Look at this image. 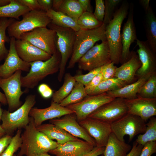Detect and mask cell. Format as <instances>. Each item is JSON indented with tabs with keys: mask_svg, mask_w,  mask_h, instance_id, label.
Masks as SVG:
<instances>
[{
	"mask_svg": "<svg viewBox=\"0 0 156 156\" xmlns=\"http://www.w3.org/2000/svg\"><path fill=\"white\" fill-rule=\"evenodd\" d=\"M24 129L21 135V146L16 156H31L48 153L58 146L56 142L37 129L31 117H30L29 122Z\"/></svg>",
	"mask_w": 156,
	"mask_h": 156,
	"instance_id": "6da1fadb",
	"label": "cell"
},
{
	"mask_svg": "<svg viewBox=\"0 0 156 156\" xmlns=\"http://www.w3.org/2000/svg\"><path fill=\"white\" fill-rule=\"evenodd\" d=\"M116 10L113 18L106 25L105 35L109 48L111 61L114 64L120 63L122 53L121 29L122 23L128 13L129 4L122 1Z\"/></svg>",
	"mask_w": 156,
	"mask_h": 156,
	"instance_id": "7a4b0ae2",
	"label": "cell"
},
{
	"mask_svg": "<svg viewBox=\"0 0 156 156\" xmlns=\"http://www.w3.org/2000/svg\"><path fill=\"white\" fill-rule=\"evenodd\" d=\"M106 25L103 23L102 25L98 28L91 29H80L76 32L73 52L67 68L74 67L81 57L97 42L107 40L105 35Z\"/></svg>",
	"mask_w": 156,
	"mask_h": 156,
	"instance_id": "3957f363",
	"label": "cell"
},
{
	"mask_svg": "<svg viewBox=\"0 0 156 156\" xmlns=\"http://www.w3.org/2000/svg\"><path fill=\"white\" fill-rule=\"evenodd\" d=\"M61 56L57 50L51 57L45 61H38L30 63V68L28 73L21 76L22 87L33 89L39 82L47 76L59 71Z\"/></svg>",
	"mask_w": 156,
	"mask_h": 156,
	"instance_id": "277c9868",
	"label": "cell"
},
{
	"mask_svg": "<svg viewBox=\"0 0 156 156\" xmlns=\"http://www.w3.org/2000/svg\"><path fill=\"white\" fill-rule=\"evenodd\" d=\"M36 103V96L30 94L27 96L24 103L14 111H3L1 126L6 134L11 135L16 130L25 128L30 120V112Z\"/></svg>",
	"mask_w": 156,
	"mask_h": 156,
	"instance_id": "5b68a950",
	"label": "cell"
},
{
	"mask_svg": "<svg viewBox=\"0 0 156 156\" xmlns=\"http://www.w3.org/2000/svg\"><path fill=\"white\" fill-rule=\"evenodd\" d=\"M56 33L55 45L61 56L57 79L60 82L65 73L66 66L71 55L74 44L76 32L70 28L57 26L51 22L47 26Z\"/></svg>",
	"mask_w": 156,
	"mask_h": 156,
	"instance_id": "8992f818",
	"label": "cell"
},
{
	"mask_svg": "<svg viewBox=\"0 0 156 156\" xmlns=\"http://www.w3.org/2000/svg\"><path fill=\"white\" fill-rule=\"evenodd\" d=\"M20 21L15 20L8 27L9 36L20 39L23 34L39 27H47L51 20L46 12L41 10L30 11L22 16Z\"/></svg>",
	"mask_w": 156,
	"mask_h": 156,
	"instance_id": "52a82bcc",
	"label": "cell"
},
{
	"mask_svg": "<svg viewBox=\"0 0 156 156\" xmlns=\"http://www.w3.org/2000/svg\"><path fill=\"white\" fill-rule=\"evenodd\" d=\"M112 132L120 140L125 141L124 137L129 136V142L137 135L144 133L146 122L140 117L127 113L117 120L110 124Z\"/></svg>",
	"mask_w": 156,
	"mask_h": 156,
	"instance_id": "ba28073f",
	"label": "cell"
},
{
	"mask_svg": "<svg viewBox=\"0 0 156 156\" xmlns=\"http://www.w3.org/2000/svg\"><path fill=\"white\" fill-rule=\"evenodd\" d=\"M109 48L107 40L96 43L80 59L78 67L80 70L90 71L111 62Z\"/></svg>",
	"mask_w": 156,
	"mask_h": 156,
	"instance_id": "9c48e42d",
	"label": "cell"
},
{
	"mask_svg": "<svg viewBox=\"0 0 156 156\" xmlns=\"http://www.w3.org/2000/svg\"><path fill=\"white\" fill-rule=\"evenodd\" d=\"M56 34L47 27H39L23 34L20 39L29 42L35 46L52 55L57 51Z\"/></svg>",
	"mask_w": 156,
	"mask_h": 156,
	"instance_id": "30bf717a",
	"label": "cell"
},
{
	"mask_svg": "<svg viewBox=\"0 0 156 156\" xmlns=\"http://www.w3.org/2000/svg\"><path fill=\"white\" fill-rule=\"evenodd\" d=\"M22 71L18 70L6 78L0 77V88L4 92L8 105V110L10 112L22 105L20 98L25 92L21 89Z\"/></svg>",
	"mask_w": 156,
	"mask_h": 156,
	"instance_id": "8fae6325",
	"label": "cell"
},
{
	"mask_svg": "<svg viewBox=\"0 0 156 156\" xmlns=\"http://www.w3.org/2000/svg\"><path fill=\"white\" fill-rule=\"evenodd\" d=\"M115 98L109 95L107 92L95 95H88L79 102L66 107L74 112L79 122L88 117L102 105Z\"/></svg>",
	"mask_w": 156,
	"mask_h": 156,
	"instance_id": "7c38bea8",
	"label": "cell"
},
{
	"mask_svg": "<svg viewBox=\"0 0 156 156\" xmlns=\"http://www.w3.org/2000/svg\"><path fill=\"white\" fill-rule=\"evenodd\" d=\"M128 113L125 99L115 98L99 107L88 117L98 119L110 124Z\"/></svg>",
	"mask_w": 156,
	"mask_h": 156,
	"instance_id": "4fadbf2b",
	"label": "cell"
},
{
	"mask_svg": "<svg viewBox=\"0 0 156 156\" xmlns=\"http://www.w3.org/2000/svg\"><path fill=\"white\" fill-rule=\"evenodd\" d=\"M78 122L94 139L96 146H105L112 132L110 124L88 117Z\"/></svg>",
	"mask_w": 156,
	"mask_h": 156,
	"instance_id": "5bb4252c",
	"label": "cell"
},
{
	"mask_svg": "<svg viewBox=\"0 0 156 156\" xmlns=\"http://www.w3.org/2000/svg\"><path fill=\"white\" fill-rule=\"evenodd\" d=\"M15 40L14 38H10L8 54L3 64H0L1 78H8L18 70L28 72L30 69L29 63L23 61L18 55L15 46Z\"/></svg>",
	"mask_w": 156,
	"mask_h": 156,
	"instance_id": "9a60e30c",
	"label": "cell"
},
{
	"mask_svg": "<svg viewBox=\"0 0 156 156\" xmlns=\"http://www.w3.org/2000/svg\"><path fill=\"white\" fill-rule=\"evenodd\" d=\"M50 123L62 128L77 138H81L96 146L94 139L79 123L74 113L65 115L60 118L51 120Z\"/></svg>",
	"mask_w": 156,
	"mask_h": 156,
	"instance_id": "2e32d148",
	"label": "cell"
},
{
	"mask_svg": "<svg viewBox=\"0 0 156 156\" xmlns=\"http://www.w3.org/2000/svg\"><path fill=\"white\" fill-rule=\"evenodd\" d=\"M129 10L127 20L124 24L121 33L122 53L120 63L122 64L130 58L131 54L130 51V46L137 39L133 19L134 6L132 3L129 5Z\"/></svg>",
	"mask_w": 156,
	"mask_h": 156,
	"instance_id": "e0dca14e",
	"label": "cell"
},
{
	"mask_svg": "<svg viewBox=\"0 0 156 156\" xmlns=\"http://www.w3.org/2000/svg\"><path fill=\"white\" fill-rule=\"evenodd\" d=\"M136 45L138 47L137 54L141 63L137 71L136 76L139 78L156 72V57L155 53L147 41L137 39Z\"/></svg>",
	"mask_w": 156,
	"mask_h": 156,
	"instance_id": "ac0fdd59",
	"label": "cell"
},
{
	"mask_svg": "<svg viewBox=\"0 0 156 156\" xmlns=\"http://www.w3.org/2000/svg\"><path fill=\"white\" fill-rule=\"evenodd\" d=\"M125 101L128 113L137 116L146 122L156 115V98L148 99L137 96L134 99H125Z\"/></svg>",
	"mask_w": 156,
	"mask_h": 156,
	"instance_id": "d6986e66",
	"label": "cell"
},
{
	"mask_svg": "<svg viewBox=\"0 0 156 156\" xmlns=\"http://www.w3.org/2000/svg\"><path fill=\"white\" fill-rule=\"evenodd\" d=\"M74 113L66 107L61 106L59 104L51 102L48 107L43 109L33 107L29 116L33 119L36 127L38 126L45 121L60 118L65 115Z\"/></svg>",
	"mask_w": 156,
	"mask_h": 156,
	"instance_id": "ffe728a7",
	"label": "cell"
},
{
	"mask_svg": "<svg viewBox=\"0 0 156 156\" xmlns=\"http://www.w3.org/2000/svg\"><path fill=\"white\" fill-rule=\"evenodd\" d=\"M15 46L19 57L28 63L38 61H45L52 56L24 40H16Z\"/></svg>",
	"mask_w": 156,
	"mask_h": 156,
	"instance_id": "44dd1931",
	"label": "cell"
},
{
	"mask_svg": "<svg viewBox=\"0 0 156 156\" xmlns=\"http://www.w3.org/2000/svg\"><path fill=\"white\" fill-rule=\"evenodd\" d=\"M94 147L91 144L81 140L70 141L59 144L56 148L48 153L56 156H82Z\"/></svg>",
	"mask_w": 156,
	"mask_h": 156,
	"instance_id": "7402d4cb",
	"label": "cell"
},
{
	"mask_svg": "<svg viewBox=\"0 0 156 156\" xmlns=\"http://www.w3.org/2000/svg\"><path fill=\"white\" fill-rule=\"evenodd\" d=\"M141 65L136 52L132 51L129 59L116 68L114 77L124 81L128 84L132 83L136 76L137 71Z\"/></svg>",
	"mask_w": 156,
	"mask_h": 156,
	"instance_id": "603a6c76",
	"label": "cell"
},
{
	"mask_svg": "<svg viewBox=\"0 0 156 156\" xmlns=\"http://www.w3.org/2000/svg\"><path fill=\"white\" fill-rule=\"evenodd\" d=\"M36 128L50 139L56 140L58 144H62L69 141H77L81 140L51 123L42 124L36 127Z\"/></svg>",
	"mask_w": 156,
	"mask_h": 156,
	"instance_id": "cb8c5ba5",
	"label": "cell"
},
{
	"mask_svg": "<svg viewBox=\"0 0 156 156\" xmlns=\"http://www.w3.org/2000/svg\"><path fill=\"white\" fill-rule=\"evenodd\" d=\"M152 74L143 76L138 78L135 82L127 85L117 90L108 92L107 93L115 98L128 99L136 98L141 87Z\"/></svg>",
	"mask_w": 156,
	"mask_h": 156,
	"instance_id": "d4e9b609",
	"label": "cell"
},
{
	"mask_svg": "<svg viewBox=\"0 0 156 156\" xmlns=\"http://www.w3.org/2000/svg\"><path fill=\"white\" fill-rule=\"evenodd\" d=\"M131 148L130 145L120 141L112 132L103 154V156H126Z\"/></svg>",
	"mask_w": 156,
	"mask_h": 156,
	"instance_id": "484cf974",
	"label": "cell"
},
{
	"mask_svg": "<svg viewBox=\"0 0 156 156\" xmlns=\"http://www.w3.org/2000/svg\"><path fill=\"white\" fill-rule=\"evenodd\" d=\"M143 25L146 40L153 52L156 53V17L151 6L145 13Z\"/></svg>",
	"mask_w": 156,
	"mask_h": 156,
	"instance_id": "4316f807",
	"label": "cell"
},
{
	"mask_svg": "<svg viewBox=\"0 0 156 156\" xmlns=\"http://www.w3.org/2000/svg\"><path fill=\"white\" fill-rule=\"evenodd\" d=\"M30 11L28 7L19 3L17 0H11L8 4L0 7V18L19 20L20 16Z\"/></svg>",
	"mask_w": 156,
	"mask_h": 156,
	"instance_id": "83f0119b",
	"label": "cell"
},
{
	"mask_svg": "<svg viewBox=\"0 0 156 156\" xmlns=\"http://www.w3.org/2000/svg\"><path fill=\"white\" fill-rule=\"evenodd\" d=\"M46 13L51 19V23L57 26L71 28L75 32L80 29L76 21L61 12H56L51 9Z\"/></svg>",
	"mask_w": 156,
	"mask_h": 156,
	"instance_id": "f1b7e54d",
	"label": "cell"
},
{
	"mask_svg": "<svg viewBox=\"0 0 156 156\" xmlns=\"http://www.w3.org/2000/svg\"><path fill=\"white\" fill-rule=\"evenodd\" d=\"M64 75L63 84L53 94L51 102L59 104L70 94L75 85L76 81L74 76L69 73Z\"/></svg>",
	"mask_w": 156,
	"mask_h": 156,
	"instance_id": "f546056e",
	"label": "cell"
},
{
	"mask_svg": "<svg viewBox=\"0 0 156 156\" xmlns=\"http://www.w3.org/2000/svg\"><path fill=\"white\" fill-rule=\"evenodd\" d=\"M88 95L84 86L76 82L70 94L59 103L62 106H66L81 101Z\"/></svg>",
	"mask_w": 156,
	"mask_h": 156,
	"instance_id": "4dcf8cb0",
	"label": "cell"
},
{
	"mask_svg": "<svg viewBox=\"0 0 156 156\" xmlns=\"http://www.w3.org/2000/svg\"><path fill=\"white\" fill-rule=\"evenodd\" d=\"M15 20L12 18H0V64L1 62L5 59L9 52L5 43L10 42V38L6 35V30Z\"/></svg>",
	"mask_w": 156,
	"mask_h": 156,
	"instance_id": "1f68e13d",
	"label": "cell"
},
{
	"mask_svg": "<svg viewBox=\"0 0 156 156\" xmlns=\"http://www.w3.org/2000/svg\"><path fill=\"white\" fill-rule=\"evenodd\" d=\"M127 84L124 81L114 77L101 82L90 95L116 90Z\"/></svg>",
	"mask_w": 156,
	"mask_h": 156,
	"instance_id": "d6a6232c",
	"label": "cell"
},
{
	"mask_svg": "<svg viewBox=\"0 0 156 156\" xmlns=\"http://www.w3.org/2000/svg\"><path fill=\"white\" fill-rule=\"evenodd\" d=\"M58 12L66 14L77 22L83 12L78 0H64Z\"/></svg>",
	"mask_w": 156,
	"mask_h": 156,
	"instance_id": "836d02e7",
	"label": "cell"
},
{
	"mask_svg": "<svg viewBox=\"0 0 156 156\" xmlns=\"http://www.w3.org/2000/svg\"><path fill=\"white\" fill-rule=\"evenodd\" d=\"M146 123L144 132L139 134L135 142L138 144L144 146L147 143L156 141V118H151Z\"/></svg>",
	"mask_w": 156,
	"mask_h": 156,
	"instance_id": "e575fe53",
	"label": "cell"
},
{
	"mask_svg": "<svg viewBox=\"0 0 156 156\" xmlns=\"http://www.w3.org/2000/svg\"><path fill=\"white\" fill-rule=\"evenodd\" d=\"M143 98H156V72L153 73L142 85L137 96Z\"/></svg>",
	"mask_w": 156,
	"mask_h": 156,
	"instance_id": "d590c367",
	"label": "cell"
},
{
	"mask_svg": "<svg viewBox=\"0 0 156 156\" xmlns=\"http://www.w3.org/2000/svg\"><path fill=\"white\" fill-rule=\"evenodd\" d=\"M77 23L80 29H91L101 26L103 23L98 21L93 13L85 12L79 17Z\"/></svg>",
	"mask_w": 156,
	"mask_h": 156,
	"instance_id": "8d00e7d4",
	"label": "cell"
},
{
	"mask_svg": "<svg viewBox=\"0 0 156 156\" xmlns=\"http://www.w3.org/2000/svg\"><path fill=\"white\" fill-rule=\"evenodd\" d=\"M21 130H17L15 135L5 150L0 156H14V153L20 148L22 143Z\"/></svg>",
	"mask_w": 156,
	"mask_h": 156,
	"instance_id": "74e56055",
	"label": "cell"
},
{
	"mask_svg": "<svg viewBox=\"0 0 156 156\" xmlns=\"http://www.w3.org/2000/svg\"><path fill=\"white\" fill-rule=\"evenodd\" d=\"M121 0H105V13L103 22L107 25L113 18L118 5Z\"/></svg>",
	"mask_w": 156,
	"mask_h": 156,
	"instance_id": "f35d334b",
	"label": "cell"
},
{
	"mask_svg": "<svg viewBox=\"0 0 156 156\" xmlns=\"http://www.w3.org/2000/svg\"><path fill=\"white\" fill-rule=\"evenodd\" d=\"M101 67L92 70L85 74L74 76L76 82L80 83L84 86L89 83L101 71Z\"/></svg>",
	"mask_w": 156,
	"mask_h": 156,
	"instance_id": "ab89813d",
	"label": "cell"
},
{
	"mask_svg": "<svg viewBox=\"0 0 156 156\" xmlns=\"http://www.w3.org/2000/svg\"><path fill=\"white\" fill-rule=\"evenodd\" d=\"M114 64L111 62L101 67V72L102 76V81L114 77L117 68Z\"/></svg>",
	"mask_w": 156,
	"mask_h": 156,
	"instance_id": "60d3db41",
	"label": "cell"
},
{
	"mask_svg": "<svg viewBox=\"0 0 156 156\" xmlns=\"http://www.w3.org/2000/svg\"><path fill=\"white\" fill-rule=\"evenodd\" d=\"M95 8L93 13L99 21L103 22L105 13V1L103 0H95Z\"/></svg>",
	"mask_w": 156,
	"mask_h": 156,
	"instance_id": "b9f144b4",
	"label": "cell"
},
{
	"mask_svg": "<svg viewBox=\"0 0 156 156\" xmlns=\"http://www.w3.org/2000/svg\"><path fill=\"white\" fill-rule=\"evenodd\" d=\"M102 80V76L101 70L89 83L84 86L88 95H91Z\"/></svg>",
	"mask_w": 156,
	"mask_h": 156,
	"instance_id": "7bdbcfd3",
	"label": "cell"
},
{
	"mask_svg": "<svg viewBox=\"0 0 156 156\" xmlns=\"http://www.w3.org/2000/svg\"><path fill=\"white\" fill-rule=\"evenodd\" d=\"M156 152V141L147 143L143 147L139 156H151Z\"/></svg>",
	"mask_w": 156,
	"mask_h": 156,
	"instance_id": "ee69618b",
	"label": "cell"
},
{
	"mask_svg": "<svg viewBox=\"0 0 156 156\" xmlns=\"http://www.w3.org/2000/svg\"><path fill=\"white\" fill-rule=\"evenodd\" d=\"M38 90L41 95L45 99L50 97L53 94L52 89L45 83H42L39 85Z\"/></svg>",
	"mask_w": 156,
	"mask_h": 156,
	"instance_id": "f6af8a7d",
	"label": "cell"
},
{
	"mask_svg": "<svg viewBox=\"0 0 156 156\" xmlns=\"http://www.w3.org/2000/svg\"><path fill=\"white\" fill-rule=\"evenodd\" d=\"M17 1L28 7L30 11L41 10L37 0H17Z\"/></svg>",
	"mask_w": 156,
	"mask_h": 156,
	"instance_id": "bcb514c9",
	"label": "cell"
},
{
	"mask_svg": "<svg viewBox=\"0 0 156 156\" xmlns=\"http://www.w3.org/2000/svg\"><path fill=\"white\" fill-rule=\"evenodd\" d=\"M12 137L6 134L0 138V155L10 144Z\"/></svg>",
	"mask_w": 156,
	"mask_h": 156,
	"instance_id": "7dc6e473",
	"label": "cell"
},
{
	"mask_svg": "<svg viewBox=\"0 0 156 156\" xmlns=\"http://www.w3.org/2000/svg\"><path fill=\"white\" fill-rule=\"evenodd\" d=\"M143 147V146L138 144L135 141L132 148L126 156H139Z\"/></svg>",
	"mask_w": 156,
	"mask_h": 156,
	"instance_id": "c3c4849f",
	"label": "cell"
},
{
	"mask_svg": "<svg viewBox=\"0 0 156 156\" xmlns=\"http://www.w3.org/2000/svg\"><path fill=\"white\" fill-rule=\"evenodd\" d=\"M40 10L47 12L52 9L53 0H37Z\"/></svg>",
	"mask_w": 156,
	"mask_h": 156,
	"instance_id": "681fc988",
	"label": "cell"
},
{
	"mask_svg": "<svg viewBox=\"0 0 156 156\" xmlns=\"http://www.w3.org/2000/svg\"><path fill=\"white\" fill-rule=\"evenodd\" d=\"M83 12L93 13V8L90 0H78Z\"/></svg>",
	"mask_w": 156,
	"mask_h": 156,
	"instance_id": "f907efd6",
	"label": "cell"
},
{
	"mask_svg": "<svg viewBox=\"0 0 156 156\" xmlns=\"http://www.w3.org/2000/svg\"><path fill=\"white\" fill-rule=\"evenodd\" d=\"M105 147H94L90 151L82 156H98L103 154Z\"/></svg>",
	"mask_w": 156,
	"mask_h": 156,
	"instance_id": "816d5d0a",
	"label": "cell"
},
{
	"mask_svg": "<svg viewBox=\"0 0 156 156\" xmlns=\"http://www.w3.org/2000/svg\"><path fill=\"white\" fill-rule=\"evenodd\" d=\"M63 1L64 0H53L52 9L55 11L58 12Z\"/></svg>",
	"mask_w": 156,
	"mask_h": 156,
	"instance_id": "f5cc1de1",
	"label": "cell"
},
{
	"mask_svg": "<svg viewBox=\"0 0 156 156\" xmlns=\"http://www.w3.org/2000/svg\"><path fill=\"white\" fill-rule=\"evenodd\" d=\"M139 1L145 11L146 12L148 10L150 5H149L150 0H140Z\"/></svg>",
	"mask_w": 156,
	"mask_h": 156,
	"instance_id": "db71d44e",
	"label": "cell"
},
{
	"mask_svg": "<svg viewBox=\"0 0 156 156\" xmlns=\"http://www.w3.org/2000/svg\"><path fill=\"white\" fill-rule=\"evenodd\" d=\"M0 103L4 105L7 104V102L4 94L0 91Z\"/></svg>",
	"mask_w": 156,
	"mask_h": 156,
	"instance_id": "11a10c76",
	"label": "cell"
},
{
	"mask_svg": "<svg viewBox=\"0 0 156 156\" xmlns=\"http://www.w3.org/2000/svg\"><path fill=\"white\" fill-rule=\"evenodd\" d=\"M10 1L11 0H0V7L8 4Z\"/></svg>",
	"mask_w": 156,
	"mask_h": 156,
	"instance_id": "9f6ffc18",
	"label": "cell"
},
{
	"mask_svg": "<svg viewBox=\"0 0 156 156\" xmlns=\"http://www.w3.org/2000/svg\"><path fill=\"white\" fill-rule=\"evenodd\" d=\"M7 134L6 133L0 124V138Z\"/></svg>",
	"mask_w": 156,
	"mask_h": 156,
	"instance_id": "6f0895ef",
	"label": "cell"
},
{
	"mask_svg": "<svg viewBox=\"0 0 156 156\" xmlns=\"http://www.w3.org/2000/svg\"><path fill=\"white\" fill-rule=\"evenodd\" d=\"M31 156H52L49 155L48 153H46L41 154H35L32 155Z\"/></svg>",
	"mask_w": 156,
	"mask_h": 156,
	"instance_id": "680465c9",
	"label": "cell"
},
{
	"mask_svg": "<svg viewBox=\"0 0 156 156\" xmlns=\"http://www.w3.org/2000/svg\"><path fill=\"white\" fill-rule=\"evenodd\" d=\"M3 110L1 108L0 104V122L1 120V118L2 116V114L3 113Z\"/></svg>",
	"mask_w": 156,
	"mask_h": 156,
	"instance_id": "91938a15",
	"label": "cell"
},
{
	"mask_svg": "<svg viewBox=\"0 0 156 156\" xmlns=\"http://www.w3.org/2000/svg\"><path fill=\"white\" fill-rule=\"evenodd\" d=\"M101 156H103V154H102V155H101Z\"/></svg>",
	"mask_w": 156,
	"mask_h": 156,
	"instance_id": "94428289",
	"label": "cell"
},
{
	"mask_svg": "<svg viewBox=\"0 0 156 156\" xmlns=\"http://www.w3.org/2000/svg\"><path fill=\"white\" fill-rule=\"evenodd\" d=\"M14 156H16V155H14Z\"/></svg>",
	"mask_w": 156,
	"mask_h": 156,
	"instance_id": "6125c7cd",
	"label": "cell"
}]
</instances>
